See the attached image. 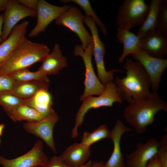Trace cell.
I'll return each instance as SVG.
<instances>
[{
	"label": "cell",
	"mask_w": 167,
	"mask_h": 167,
	"mask_svg": "<svg viewBox=\"0 0 167 167\" xmlns=\"http://www.w3.org/2000/svg\"></svg>",
	"instance_id": "41"
},
{
	"label": "cell",
	"mask_w": 167,
	"mask_h": 167,
	"mask_svg": "<svg viewBox=\"0 0 167 167\" xmlns=\"http://www.w3.org/2000/svg\"><path fill=\"white\" fill-rule=\"evenodd\" d=\"M24 99L17 96L11 92L0 94V106L7 114L15 108L24 103Z\"/></svg>",
	"instance_id": "28"
},
{
	"label": "cell",
	"mask_w": 167,
	"mask_h": 167,
	"mask_svg": "<svg viewBox=\"0 0 167 167\" xmlns=\"http://www.w3.org/2000/svg\"><path fill=\"white\" fill-rule=\"evenodd\" d=\"M146 167H161L157 154L150 160Z\"/></svg>",
	"instance_id": "34"
},
{
	"label": "cell",
	"mask_w": 167,
	"mask_h": 167,
	"mask_svg": "<svg viewBox=\"0 0 167 167\" xmlns=\"http://www.w3.org/2000/svg\"><path fill=\"white\" fill-rule=\"evenodd\" d=\"M8 75L18 82L49 79L47 76L42 72L38 70L31 71L28 68L16 71Z\"/></svg>",
	"instance_id": "27"
},
{
	"label": "cell",
	"mask_w": 167,
	"mask_h": 167,
	"mask_svg": "<svg viewBox=\"0 0 167 167\" xmlns=\"http://www.w3.org/2000/svg\"><path fill=\"white\" fill-rule=\"evenodd\" d=\"M59 117L55 113L39 121L24 123L23 126L28 133L40 138L54 153L56 150L54 139L53 132Z\"/></svg>",
	"instance_id": "13"
},
{
	"label": "cell",
	"mask_w": 167,
	"mask_h": 167,
	"mask_svg": "<svg viewBox=\"0 0 167 167\" xmlns=\"http://www.w3.org/2000/svg\"><path fill=\"white\" fill-rule=\"evenodd\" d=\"M104 92L97 96H88L84 98L76 115L75 123L72 130L71 137L75 138L79 134L78 129L82 124L85 114L91 109L102 107H111L115 102L121 103L123 101L119 95L117 87L113 82L105 85Z\"/></svg>",
	"instance_id": "4"
},
{
	"label": "cell",
	"mask_w": 167,
	"mask_h": 167,
	"mask_svg": "<svg viewBox=\"0 0 167 167\" xmlns=\"http://www.w3.org/2000/svg\"><path fill=\"white\" fill-rule=\"evenodd\" d=\"M92 163V161L90 160L84 164L76 167H91Z\"/></svg>",
	"instance_id": "38"
},
{
	"label": "cell",
	"mask_w": 167,
	"mask_h": 167,
	"mask_svg": "<svg viewBox=\"0 0 167 167\" xmlns=\"http://www.w3.org/2000/svg\"><path fill=\"white\" fill-rule=\"evenodd\" d=\"M122 121L117 119L113 128L110 130L109 138L113 142V149L112 154L103 167H127L121 150L120 141L122 135L131 131Z\"/></svg>",
	"instance_id": "15"
},
{
	"label": "cell",
	"mask_w": 167,
	"mask_h": 167,
	"mask_svg": "<svg viewBox=\"0 0 167 167\" xmlns=\"http://www.w3.org/2000/svg\"><path fill=\"white\" fill-rule=\"evenodd\" d=\"M150 6L143 0H125L118 9V27L128 30L141 26L148 13Z\"/></svg>",
	"instance_id": "5"
},
{
	"label": "cell",
	"mask_w": 167,
	"mask_h": 167,
	"mask_svg": "<svg viewBox=\"0 0 167 167\" xmlns=\"http://www.w3.org/2000/svg\"><path fill=\"white\" fill-rule=\"evenodd\" d=\"M9 0H0V12L5 11Z\"/></svg>",
	"instance_id": "35"
},
{
	"label": "cell",
	"mask_w": 167,
	"mask_h": 167,
	"mask_svg": "<svg viewBox=\"0 0 167 167\" xmlns=\"http://www.w3.org/2000/svg\"><path fill=\"white\" fill-rule=\"evenodd\" d=\"M83 22L89 28L93 39L92 54L94 57L97 69L98 78L104 86L113 82L114 72L118 70H112L107 71L104 64L105 50L104 43L101 40L96 24L91 17L84 15Z\"/></svg>",
	"instance_id": "7"
},
{
	"label": "cell",
	"mask_w": 167,
	"mask_h": 167,
	"mask_svg": "<svg viewBox=\"0 0 167 167\" xmlns=\"http://www.w3.org/2000/svg\"><path fill=\"white\" fill-rule=\"evenodd\" d=\"M1 139L0 138V144L1 143Z\"/></svg>",
	"instance_id": "40"
},
{
	"label": "cell",
	"mask_w": 167,
	"mask_h": 167,
	"mask_svg": "<svg viewBox=\"0 0 167 167\" xmlns=\"http://www.w3.org/2000/svg\"><path fill=\"white\" fill-rule=\"evenodd\" d=\"M141 49L153 57L164 58L167 54V36L154 29L140 39Z\"/></svg>",
	"instance_id": "16"
},
{
	"label": "cell",
	"mask_w": 167,
	"mask_h": 167,
	"mask_svg": "<svg viewBox=\"0 0 167 167\" xmlns=\"http://www.w3.org/2000/svg\"><path fill=\"white\" fill-rule=\"evenodd\" d=\"M50 49L43 43L32 42L25 37L0 66V74L7 75L42 62Z\"/></svg>",
	"instance_id": "3"
},
{
	"label": "cell",
	"mask_w": 167,
	"mask_h": 167,
	"mask_svg": "<svg viewBox=\"0 0 167 167\" xmlns=\"http://www.w3.org/2000/svg\"><path fill=\"white\" fill-rule=\"evenodd\" d=\"M3 15L2 42L7 39L13 28L21 20L27 17H37L36 11L27 8L16 0H9Z\"/></svg>",
	"instance_id": "11"
},
{
	"label": "cell",
	"mask_w": 167,
	"mask_h": 167,
	"mask_svg": "<svg viewBox=\"0 0 167 167\" xmlns=\"http://www.w3.org/2000/svg\"><path fill=\"white\" fill-rule=\"evenodd\" d=\"M124 61L126 76L122 78L117 76L115 79L118 92L122 101L129 104L139 103L151 93L150 79L139 62L128 58Z\"/></svg>",
	"instance_id": "1"
},
{
	"label": "cell",
	"mask_w": 167,
	"mask_h": 167,
	"mask_svg": "<svg viewBox=\"0 0 167 167\" xmlns=\"http://www.w3.org/2000/svg\"><path fill=\"white\" fill-rule=\"evenodd\" d=\"M29 22L24 20L12 29L7 39L0 44V66L26 37Z\"/></svg>",
	"instance_id": "17"
},
{
	"label": "cell",
	"mask_w": 167,
	"mask_h": 167,
	"mask_svg": "<svg viewBox=\"0 0 167 167\" xmlns=\"http://www.w3.org/2000/svg\"><path fill=\"white\" fill-rule=\"evenodd\" d=\"M3 14H0V44L2 42V26L3 24Z\"/></svg>",
	"instance_id": "36"
},
{
	"label": "cell",
	"mask_w": 167,
	"mask_h": 167,
	"mask_svg": "<svg viewBox=\"0 0 167 167\" xmlns=\"http://www.w3.org/2000/svg\"><path fill=\"white\" fill-rule=\"evenodd\" d=\"M24 103L32 108L44 118L55 113L52 96L48 90L39 91L32 97L24 99Z\"/></svg>",
	"instance_id": "21"
},
{
	"label": "cell",
	"mask_w": 167,
	"mask_h": 167,
	"mask_svg": "<svg viewBox=\"0 0 167 167\" xmlns=\"http://www.w3.org/2000/svg\"><path fill=\"white\" fill-rule=\"evenodd\" d=\"M116 30V38L123 45L122 53L118 59V62L121 63L128 55L141 49L140 39L130 30L117 27Z\"/></svg>",
	"instance_id": "20"
},
{
	"label": "cell",
	"mask_w": 167,
	"mask_h": 167,
	"mask_svg": "<svg viewBox=\"0 0 167 167\" xmlns=\"http://www.w3.org/2000/svg\"><path fill=\"white\" fill-rule=\"evenodd\" d=\"M49 84V79L16 81L11 92L22 99H28L33 96L41 90H48Z\"/></svg>",
	"instance_id": "22"
},
{
	"label": "cell",
	"mask_w": 167,
	"mask_h": 167,
	"mask_svg": "<svg viewBox=\"0 0 167 167\" xmlns=\"http://www.w3.org/2000/svg\"><path fill=\"white\" fill-rule=\"evenodd\" d=\"M84 16L78 8L71 6L58 17L55 24L64 26L76 34L81 42L82 47L85 49L88 45L93 43V39L83 24Z\"/></svg>",
	"instance_id": "8"
},
{
	"label": "cell",
	"mask_w": 167,
	"mask_h": 167,
	"mask_svg": "<svg viewBox=\"0 0 167 167\" xmlns=\"http://www.w3.org/2000/svg\"><path fill=\"white\" fill-rule=\"evenodd\" d=\"M16 81L9 75L0 74V94L11 92Z\"/></svg>",
	"instance_id": "30"
},
{
	"label": "cell",
	"mask_w": 167,
	"mask_h": 167,
	"mask_svg": "<svg viewBox=\"0 0 167 167\" xmlns=\"http://www.w3.org/2000/svg\"><path fill=\"white\" fill-rule=\"evenodd\" d=\"M67 60L62 54L59 45L56 43L52 52L42 62V63L37 70L47 76L57 74L67 66Z\"/></svg>",
	"instance_id": "18"
},
{
	"label": "cell",
	"mask_w": 167,
	"mask_h": 167,
	"mask_svg": "<svg viewBox=\"0 0 167 167\" xmlns=\"http://www.w3.org/2000/svg\"><path fill=\"white\" fill-rule=\"evenodd\" d=\"M93 49V43L88 45L85 49L79 44L76 45L74 49V55L82 58L85 67V78L84 83L85 89L80 97L81 101L89 96L100 95L105 88L96 75L94 70L92 60Z\"/></svg>",
	"instance_id": "6"
},
{
	"label": "cell",
	"mask_w": 167,
	"mask_h": 167,
	"mask_svg": "<svg viewBox=\"0 0 167 167\" xmlns=\"http://www.w3.org/2000/svg\"><path fill=\"white\" fill-rule=\"evenodd\" d=\"M156 29L167 36V0H161L158 9Z\"/></svg>",
	"instance_id": "29"
},
{
	"label": "cell",
	"mask_w": 167,
	"mask_h": 167,
	"mask_svg": "<svg viewBox=\"0 0 167 167\" xmlns=\"http://www.w3.org/2000/svg\"><path fill=\"white\" fill-rule=\"evenodd\" d=\"M20 4L27 8L36 11L38 0H18Z\"/></svg>",
	"instance_id": "33"
},
{
	"label": "cell",
	"mask_w": 167,
	"mask_h": 167,
	"mask_svg": "<svg viewBox=\"0 0 167 167\" xmlns=\"http://www.w3.org/2000/svg\"><path fill=\"white\" fill-rule=\"evenodd\" d=\"M43 147L42 141L38 140L30 150L21 156L8 159L0 155V165L3 167H45L49 160Z\"/></svg>",
	"instance_id": "9"
},
{
	"label": "cell",
	"mask_w": 167,
	"mask_h": 167,
	"mask_svg": "<svg viewBox=\"0 0 167 167\" xmlns=\"http://www.w3.org/2000/svg\"><path fill=\"white\" fill-rule=\"evenodd\" d=\"M61 2L66 3L70 2H73L79 6L84 11L86 16L91 18L96 24L100 28L102 33L105 35L107 34V28L102 22L98 17L96 13L92 8L89 0H62Z\"/></svg>",
	"instance_id": "26"
},
{
	"label": "cell",
	"mask_w": 167,
	"mask_h": 167,
	"mask_svg": "<svg viewBox=\"0 0 167 167\" xmlns=\"http://www.w3.org/2000/svg\"><path fill=\"white\" fill-rule=\"evenodd\" d=\"M161 111H167V103L157 92H153L146 100L127 106L123 114L126 121L134 128L136 132L141 134L153 123L155 116Z\"/></svg>",
	"instance_id": "2"
},
{
	"label": "cell",
	"mask_w": 167,
	"mask_h": 167,
	"mask_svg": "<svg viewBox=\"0 0 167 167\" xmlns=\"http://www.w3.org/2000/svg\"><path fill=\"white\" fill-rule=\"evenodd\" d=\"M110 130L106 125L100 126L93 131H85L80 143L85 148H89L92 144L101 140L109 138Z\"/></svg>",
	"instance_id": "25"
},
{
	"label": "cell",
	"mask_w": 167,
	"mask_h": 167,
	"mask_svg": "<svg viewBox=\"0 0 167 167\" xmlns=\"http://www.w3.org/2000/svg\"><path fill=\"white\" fill-rule=\"evenodd\" d=\"M104 162L102 161L92 162L91 167H103Z\"/></svg>",
	"instance_id": "37"
},
{
	"label": "cell",
	"mask_w": 167,
	"mask_h": 167,
	"mask_svg": "<svg viewBox=\"0 0 167 167\" xmlns=\"http://www.w3.org/2000/svg\"><path fill=\"white\" fill-rule=\"evenodd\" d=\"M131 55L133 59L141 65L149 77L153 92H157L162 75L167 67V59L153 57L141 49Z\"/></svg>",
	"instance_id": "10"
},
{
	"label": "cell",
	"mask_w": 167,
	"mask_h": 167,
	"mask_svg": "<svg viewBox=\"0 0 167 167\" xmlns=\"http://www.w3.org/2000/svg\"><path fill=\"white\" fill-rule=\"evenodd\" d=\"M90 152V148H86L80 143H75L66 148L59 156L68 166L76 167L86 162Z\"/></svg>",
	"instance_id": "19"
},
{
	"label": "cell",
	"mask_w": 167,
	"mask_h": 167,
	"mask_svg": "<svg viewBox=\"0 0 167 167\" xmlns=\"http://www.w3.org/2000/svg\"><path fill=\"white\" fill-rule=\"evenodd\" d=\"M5 127V125L4 123H0V136L2 135Z\"/></svg>",
	"instance_id": "39"
},
{
	"label": "cell",
	"mask_w": 167,
	"mask_h": 167,
	"mask_svg": "<svg viewBox=\"0 0 167 167\" xmlns=\"http://www.w3.org/2000/svg\"><path fill=\"white\" fill-rule=\"evenodd\" d=\"M71 5L58 6L44 0H38L36 10L37 18L36 24L30 31L28 36L33 37L44 32L53 20H55L62 13L68 10Z\"/></svg>",
	"instance_id": "12"
},
{
	"label": "cell",
	"mask_w": 167,
	"mask_h": 167,
	"mask_svg": "<svg viewBox=\"0 0 167 167\" xmlns=\"http://www.w3.org/2000/svg\"><path fill=\"white\" fill-rule=\"evenodd\" d=\"M157 154L161 167H167V148L160 146Z\"/></svg>",
	"instance_id": "31"
},
{
	"label": "cell",
	"mask_w": 167,
	"mask_h": 167,
	"mask_svg": "<svg viewBox=\"0 0 167 167\" xmlns=\"http://www.w3.org/2000/svg\"><path fill=\"white\" fill-rule=\"evenodd\" d=\"M45 167H70L65 163L59 156H54Z\"/></svg>",
	"instance_id": "32"
},
{
	"label": "cell",
	"mask_w": 167,
	"mask_h": 167,
	"mask_svg": "<svg viewBox=\"0 0 167 167\" xmlns=\"http://www.w3.org/2000/svg\"><path fill=\"white\" fill-rule=\"evenodd\" d=\"M7 115L14 122L23 120L33 122L44 118L35 109L24 103L17 106Z\"/></svg>",
	"instance_id": "23"
},
{
	"label": "cell",
	"mask_w": 167,
	"mask_h": 167,
	"mask_svg": "<svg viewBox=\"0 0 167 167\" xmlns=\"http://www.w3.org/2000/svg\"><path fill=\"white\" fill-rule=\"evenodd\" d=\"M161 0H152L149 10L143 24L139 28L136 35L141 39L148 32L156 28L157 17Z\"/></svg>",
	"instance_id": "24"
},
{
	"label": "cell",
	"mask_w": 167,
	"mask_h": 167,
	"mask_svg": "<svg viewBox=\"0 0 167 167\" xmlns=\"http://www.w3.org/2000/svg\"><path fill=\"white\" fill-rule=\"evenodd\" d=\"M160 141L154 138L148 139L144 143H138L136 148L126 157L127 167H146L158 152Z\"/></svg>",
	"instance_id": "14"
}]
</instances>
